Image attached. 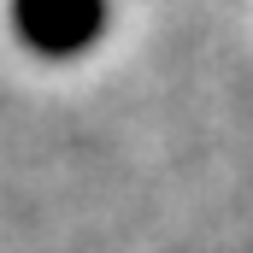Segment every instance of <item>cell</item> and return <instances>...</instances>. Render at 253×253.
<instances>
[{
    "mask_svg": "<svg viewBox=\"0 0 253 253\" xmlns=\"http://www.w3.org/2000/svg\"><path fill=\"white\" fill-rule=\"evenodd\" d=\"M18 42L42 59H77L100 42L112 6L106 0H12L6 6Z\"/></svg>",
    "mask_w": 253,
    "mask_h": 253,
    "instance_id": "1",
    "label": "cell"
}]
</instances>
